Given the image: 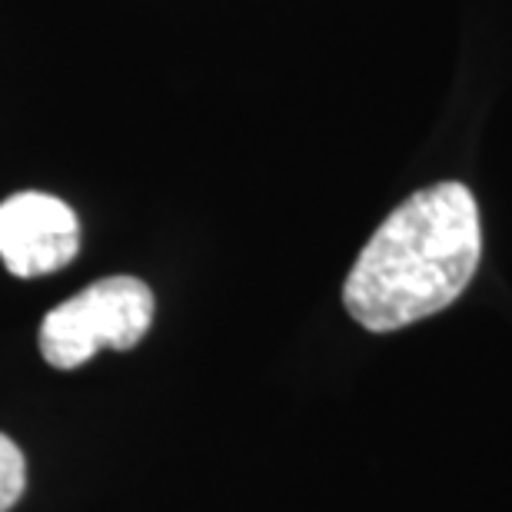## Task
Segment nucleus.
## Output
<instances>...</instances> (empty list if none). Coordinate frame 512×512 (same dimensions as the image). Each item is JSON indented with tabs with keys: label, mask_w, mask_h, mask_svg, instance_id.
<instances>
[{
	"label": "nucleus",
	"mask_w": 512,
	"mask_h": 512,
	"mask_svg": "<svg viewBox=\"0 0 512 512\" xmlns=\"http://www.w3.org/2000/svg\"><path fill=\"white\" fill-rule=\"evenodd\" d=\"M483 260V223L466 183L416 190L380 223L343 283L363 330L393 333L453 306Z\"/></svg>",
	"instance_id": "obj_1"
},
{
	"label": "nucleus",
	"mask_w": 512,
	"mask_h": 512,
	"mask_svg": "<svg viewBox=\"0 0 512 512\" xmlns=\"http://www.w3.org/2000/svg\"><path fill=\"white\" fill-rule=\"evenodd\" d=\"M77 253V213L60 197L24 190L0 203V260L20 280L64 270Z\"/></svg>",
	"instance_id": "obj_3"
},
{
	"label": "nucleus",
	"mask_w": 512,
	"mask_h": 512,
	"mask_svg": "<svg viewBox=\"0 0 512 512\" xmlns=\"http://www.w3.org/2000/svg\"><path fill=\"white\" fill-rule=\"evenodd\" d=\"M153 290L137 276H107L50 310L40 323V356L54 370H77L114 346L133 350L153 323Z\"/></svg>",
	"instance_id": "obj_2"
},
{
	"label": "nucleus",
	"mask_w": 512,
	"mask_h": 512,
	"mask_svg": "<svg viewBox=\"0 0 512 512\" xmlns=\"http://www.w3.org/2000/svg\"><path fill=\"white\" fill-rule=\"evenodd\" d=\"M27 489V459L10 436L0 433V512H10Z\"/></svg>",
	"instance_id": "obj_4"
}]
</instances>
